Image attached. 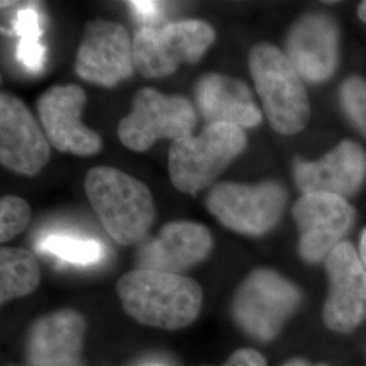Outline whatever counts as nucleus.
I'll list each match as a JSON object with an SVG mask.
<instances>
[{
  "mask_svg": "<svg viewBox=\"0 0 366 366\" xmlns=\"http://www.w3.org/2000/svg\"><path fill=\"white\" fill-rule=\"evenodd\" d=\"M212 249L213 236L205 225L187 220L167 222L155 237L142 243L136 269L181 274L205 261Z\"/></svg>",
  "mask_w": 366,
  "mask_h": 366,
  "instance_id": "2eb2a0df",
  "label": "nucleus"
},
{
  "mask_svg": "<svg viewBox=\"0 0 366 366\" xmlns=\"http://www.w3.org/2000/svg\"><path fill=\"white\" fill-rule=\"evenodd\" d=\"M87 320L76 310H59L34 320L26 335L30 366H79Z\"/></svg>",
  "mask_w": 366,
  "mask_h": 366,
  "instance_id": "f3484780",
  "label": "nucleus"
},
{
  "mask_svg": "<svg viewBox=\"0 0 366 366\" xmlns=\"http://www.w3.org/2000/svg\"><path fill=\"white\" fill-rule=\"evenodd\" d=\"M249 68L270 127L285 136L304 131L311 117L310 98L285 52L272 44H258L249 52Z\"/></svg>",
  "mask_w": 366,
  "mask_h": 366,
  "instance_id": "7ed1b4c3",
  "label": "nucleus"
},
{
  "mask_svg": "<svg viewBox=\"0 0 366 366\" xmlns=\"http://www.w3.org/2000/svg\"><path fill=\"white\" fill-rule=\"evenodd\" d=\"M301 301L300 290L272 269H257L237 288L232 315L249 337L274 340Z\"/></svg>",
  "mask_w": 366,
  "mask_h": 366,
  "instance_id": "6e6552de",
  "label": "nucleus"
},
{
  "mask_svg": "<svg viewBox=\"0 0 366 366\" xmlns=\"http://www.w3.org/2000/svg\"><path fill=\"white\" fill-rule=\"evenodd\" d=\"M154 366H159V365H154Z\"/></svg>",
  "mask_w": 366,
  "mask_h": 366,
  "instance_id": "c756f323",
  "label": "nucleus"
},
{
  "mask_svg": "<svg viewBox=\"0 0 366 366\" xmlns=\"http://www.w3.org/2000/svg\"><path fill=\"white\" fill-rule=\"evenodd\" d=\"M212 366V365H199ZM222 366H267L261 353L252 349H240L232 354Z\"/></svg>",
  "mask_w": 366,
  "mask_h": 366,
  "instance_id": "393cba45",
  "label": "nucleus"
},
{
  "mask_svg": "<svg viewBox=\"0 0 366 366\" xmlns=\"http://www.w3.org/2000/svg\"><path fill=\"white\" fill-rule=\"evenodd\" d=\"M358 16H360V19H361L362 22H365L366 24V1H362V3L360 4V7H358Z\"/></svg>",
  "mask_w": 366,
  "mask_h": 366,
  "instance_id": "c85d7f7f",
  "label": "nucleus"
},
{
  "mask_svg": "<svg viewBox=\"0 0 366 366\" xmlns=\"http://www.w3.org/2000/svg\"><path fill=\"white\" fill-rule=\"evenodd\" d=\"M360 258L364 263V267L366 270V228L362 231V235L360 239Z\"/></svg>",
  "mask_w": 366,
  "mask_h": 366,
  "instance_id": "bb28decb",
  "label": "nucleus"
},
{
  "mask_svg": "<svg viewBox=\"0 0 366 366\" xmlns=\"http://www.w3.org/2000/svg\"><path fill=\"white\" fill-rule=\"evenodd\" d=\"M295 181L302 194L328 193L352 197L366 178V152L352 140H343L317 160L295 162Z\"/></svg>",
  "mask_w": 366,
  "mask_h": 366,
  "instance_id": "dca6fc26",
  "label": "nucleus"
},
{
  "mask_svg": "<svg viewBox=\"0 0 366 366\" xmlns=\"http://www.w3.org/2000/svg\"><path fill=\"white\" fill-rule=\"evenodd\" d=\"M214 41V29L202 19L143 27L133 37L134 68L147 79L167 78L182 64L198 63Z\"/></svg>",
  "mask_w": 366,
  "mask_h": 366,
  "instance_id": "39448f33",
  "label": "nucleus"
},
{
  "mask_svg": "<svg viewBox=\"0 0 366 366\" xmlns=\"http://www.w3.org/2000/svg\"><path fill=\"white\" fill-rule=\"evenodd\" d=\"M284 52L304 81H327L340 61L337 22L326 14L302 15L289 29Z\"/></svg>",
  "mask_w": 366,
  "mask_h": 366,
  "instance_id": "ddd939ff",
  "label": "nucleus"
},
{
  "mask_svg": "<svg viewBox=\"0 0 366 366\" xmlns=\"http://www.w3.org/2000/svg\"><path fill=\"white\" fill-rule=\"evenodd\" d=\"M129 4H132L134 11L143 19L155 18L160 10V3L157 1H131Z\"/></svg>",
  "mask_w": 366,
  "mask_h": 366,
  "instance_id": "a878e982",
  "label": "nucleus"
},
{
  "mask_svg": "<svg viewBox=\"0 0 366 366\" xmlns=\"http://www.w3.org/2000/svg\"><path fill=\"white\" fill-rule=\"evenodd\" d=\"M197 112L183 95H166L151 87L140 89L132 101L131 113L119 121V142L134 152H144L159 140L193 136Z\"/></svg>",
  "mask_w": 366,
  "mask_h": 366,
  "instance_id": "423d86ee",
  "label": "nucleus"
},
{
  "mask_svg": "<svg viewBox=\"0 0 366 366\" xmlns=\"http://www.w3.org/2000/svg\"><path fill=\"white\" fill-rule=\"evenodd\" d=\"M37 249L76 266H90L98 263L104 257V247L99 242L60 234L44 236L37 243Z\"/></svg>",
  "mask_w": 366,
  "mask_h": 366,
  "instance_id": "aec40b11",
  "label": "nucleus"
},
{
  "mask_svg": "<svg viewBox=\"0 0 366 366\" xmlns=\"http://www.w3.org/2000/svg\"><path fill=\"white\" fill-rule=\"evenodd\" d=\"M340 104L357 131L366 136V78L353 75L340 87Z\"/></svg>",
  "mask_w": 366,
  "mask_h": 366,
  "instance_id": "412c9836",
  "label": "nucleus"
},
{
  "mask_svg": "<svg viewBox=\"0 0 366 366\" xmlns=\"http://www.w3.org/2000/svg\"><path fill=\"white\" fill-rule=\"evenodd\" d=\"M299 229V252L304 261L316 263L343 240L355 219V210L343 197L328 193H308L292 208Z\"/></svg>",
  "mask_w": 366,
  "mask_h": 366,
  "instance_id": "9b49d317",
  "label": "nucleus"
},
{
  "mask_svg": "<svg viewBox=\"0 0 366 366\" xmlns=\"http://www.w3.org/2000/svg\"><path fill=\"white\" fill-rule=\"evenodd\" d=\"M282 366H327L325 365V364H322V365H311L310 362H307V361H304V360H300V358H297V360H292V361H289L287 364H284Z\"/></svg>",
  "mask_w": 366,
  "mask_h": 366,
  "instance_id": "cd10ccee",
  "label": "nucleus"
},
{
  "mask_svg": "<svg viewBox=\"0 0 366 366\" xmlns=\"http://www.w3.org/2000/svg\"><path fill=\"white\" fill-rule=\"evenodd\" d=\"M194 101L207 125L229 124L247 129L258 127L263 118L249 86L219 72H207L198 78Z\"/></svg>",
  "mask_w": 366,
  "mask_h": 366,
  "instance_id": "a211bd4d",
  "label": "nucleus"
},
{
  "mask_svg": "<svg viewBox=\"0 0 366 366\" xmlns=\"http://www.w3.org/2000/svg\"><path fill=\"white\" fill-rule=\"evenodd\" d=\"M122 308L139 323L163 330L192 325L202 307V289L193 278L134 269L117 282Z\"/></svg>",
  "mask_w": 366,
  "mask_h": 366,
  "instance_id": "f257e3e1",
  "label": "nucleus"
},
{
  "mask_svg": "<svg viewBox=\"0 0 366 366\" xmlns=\"http://www.w3.org/2000/svg\"><path fill=\"white\" fill-rule=\"evenodd\" d=\"M287 201V190L277 181L220 182L212 186L205 204L225 228L240 235L261 236L280 222Z\"/></svg>",
  "mask_w": 366,
  "mask_h": 366,
  "instance_id": "0eeeda50",
  "label": "nucleus"
},
{
  "mask_svg": "<svg viewBox=\"0 0 366 366\" xmlns=\"http://www.w3.org/2000/svg\"><path fill=\"white\" fill-rule=\"evenodd\" d=\"M41 272L36 255L19 247L0 249V302L25 297L39 288Z\"/></svg>",
  "mask_w": 366,
  "mask_h": 366,
  "instance_id": "6ab92c4d",
  "label": "nucleus"
},
{
  "mask_svg": "<svg viewBox=\"0 0 366 366\" xmlns=\"http://www.w3.org/2000/svg\"><path fill=\"white\" fill-rule=\"evenodd\" d=\"M87 95L79 84L53 86L37 101L41 128L53 148L75 157L97 155L102 149V139L90 129L81 114Z\"/></svg>",
  "mask_w": 366,
  "mask_h": 366,
  "instance_id": "9d476101",
  "label": "nucleus"
},
{
  "mask_svg": "<svg viewBox=\"0 0 366 366\" xmlns=\"http://www.w3.org/2000/svg\"><path fill=\"white\" fill-rule=\"evenodd\" d=\"M247 145L246 132L236 125H205L197 136L171 143L169 174L172 186L194 196L212 186Z\"/></svg>",
  "mask_w": 366,
  "mask_h": 366,
  "instance_id": "20e7f679",
  "label": "nucleus"
},
{
  "mask_svg": "<svg viewBox=\"0 0 366 366\" xmlns=\"http://www.w3.org/2000/svg\"><path fill=\"white\" fill-rule=\"evenodd\" d=\"M51 143L18 97L0 94V163L7 170L36 177L51 159Z\"/></svg>",
  "mask_w": 366,
  "mask_h": 366,
  "instance_id": "f8f14e48",
  "label": "nucleus"
},
{
  "mask_svg": "<svg viewBox=\"0 0 366 366\" xmlns=\"http://www.w3.org/2000/svg\"><path fill=\"white\" fill-rule=\"evenodd\" d=\"M84 192L106 232L121 246L143 243L157 219L149 187L140 179L109 166L87 172Z\"/></svg>",
  "mask_w": 366,
  "mask_h": 366,
  "instance_id": "f03ea898",
  "label": "nucleus"
},
{
  "mask_svg": "<svg viewBox=\"0 0 366 366\" xmlns=\"http://www.w3.org/2000/svg\"><path fill=\"white\" fill-rule=\"evenodd\" d=\"M330 293L325 322L340 332L352 331L366 316V270L360 252L350 242H342L326 258Z\"/></svg>",
  "mask_w": 366,
  "mask_h": 366,
  "instance_id": "4468645a",
  "label": "nucleus"
},
{
  "mask_svg": "<svg viewBox=\"0 0 366 366\" xmlns=\"http://www.w3.org/2000/svg\"><path fill=\"white\" fill-rule=\"evenodd\" d=\"M16 60L27 71L37 74L42 71L46 61V49L41 39H19L16 45Z\"/></svg>",
  "mask_w": 366,
  "mask_h": 366,
  "instance_id": "b1692460",
  "label": "nucleus"
},
{
  "mask_svg": "<svg viewBox=\"0 0 366 366\" xmlns=\"http://www.w3.org/2000/svg\"><path fill=\"white\" fill-rule=\"evenodd\" d=\"M31 219V209L24 198L4 196L0 199V242L4 244L22 234Z\"/></svg>",
  "mask_w": 366,
  "mask_h": 366,
  "instance_id": "4be33fe9",
  "label": "nucleus"
},
{
  "mask_svg": "<svg viewBox=\"0 0 366 366\" xmlns=\"http://www.w3.org/2000/svg\"><path fill=\"white\" fill-rule=\"evenodd\" d=\"M134 71L133 39L129 30L107 19L89 22L75 59V72L79 78L112 89L131 78Z\"/></svg>",
  "mask_w": 366,
  "mask_h": 366,
  "instance_id": "1a4fd4ad",
  "label": "nucleus"
},
{
  "mask_svg": "<svg viewBox=\"0 0 366 366\" xmlns=\"http://www.w3.org/2000/svg\"><path fill=\"white\" fill-rule=\"evenodd\" d=\"M13 30L19 39H41L44 29L37 9L30 4L19 9L14 18Z\"/></svg>",
  "mask_w": 366,
  "mask_h": 366,
  "instance_id": "5701e85b",
  "label": "nucleus"
}]
</instances>
